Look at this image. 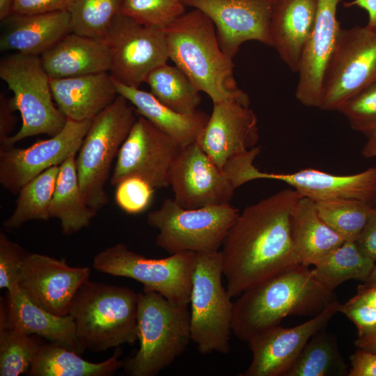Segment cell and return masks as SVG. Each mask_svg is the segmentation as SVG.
I'll list each match as a JSON object with an SVG mask.
<instances>
[{
	"label": "cell",
	"instance_id": "4316f807",
	"mask_svg": "<svg viewBox=\"0 0 376 376\" xmlns=\"http://www.w3.org/2000/svg\"><path fill=\"white\" fill-rule=\"evenodd\" d=\"M118 95L126 98L142 116L173 138L181 147L197 142L210 115L197 110L191 113L177 112L161 103L150 92L128 86L114 79Z\"/></svg>",
	"mask_w": 376,
	"mask_h": 376
},
{
	"label": "cell",
	"instance_id": "2e32d148",
	"mask_svg": "<svg viewBox=\"0 0 376 376\" xmlns=\"http://www.w3.org/2000/svg\"><path fill=\"white\" fill-rule=\"evenodd\" d=\"M173 200L186 209L229 203L232 182L197 142L181 147L169 172Z\"/></svg>",
	"mask_w": 376,
	"mask_h": 376
},
{
	"label": "cell",
	"instance_id": "ab89813d",
	"mask_svg": "<svg viewBox=\"0 0 376 376\" xmlns=\"http://www.w3.org/2000/svg\"><path fill=\"white\" fill-rule=\"evenodd\" d=\"M115 200L118 207L128 214L144 212L151 204L155 189L139 178H129L116 186Z\"/></svg>",
	"mask_w": 376,
	"mask_h": 376
},
{
	"label": "cell",
	"instance_id": "484cf974",
	"mask_svg": "<svg viewBox=\"0 0 376 376\" xmlns=\"http://www.w3.org/2000/svg\"><path fill=\"white\" fill-rule=\"evenodd\" d=\"M50 78H68L109 72L111 56L107 44L71 32L40 56Z\"/></svg>",
	"mask_w": 376,
	"mask_h": 376
},
{
	"label": "cell",
	"instance_id": "d590c367",
	"mask_svg": "<svg viewBox=\"0 0 376 376\" xmlns=\"http://www.w3.org/2000/svg\"><path fill=\"white\" fill-rule=\"evenodd\" d=\"M322 219L345 241L355 242L365 226L372 204L353 198L315 202Z\"/></svg>",
	"mask_w": 376,
	"mask_h": 376
},
{
	"label": "cell",
	"instance_id": "ee69618b",
	"mask_svg": "<svg viewBox=\"0 0 376 376\" xmlns=\"http://www.w3.org/2000/svg\"><path fill=\"white\" fill-rule=\"evenodd\" d=\"M355 243L366 256L376 261V206H373L368 221Z\"/></svg>",
	"mask_w": 376,
	"mask_h": 376
},
{
	"label": "cell",
	"instance_id": "ba28073f",
	"mask_svg": "<svg viewBox=\"0 0 376 376\" xmlns=\"http://www.w3.org/2000/svg\"><path fill=\"white\" fill-rule=\"evenodd\" d=\"M239 214L230 203L186 209L166 198L159 208L148 214L146 221L158 230L156 245L169 254L207 253L219 251Z\"/></svg>",
	"mask_w": 376,
	"mask_h": 376
},
{
	"label": "cell",
	"instance_id": "44dd1931",
	"mask_svg": "<svg viewBox=\"0 0 376 376\" xmlns=\"http://www.w3.org/2000/svg\"><path fill=\"white\" fill-rule=\"evenodd\" d=\"M313 28L298 70L295 96L303 105L320 108L325 69L340 31L336 17L340 0H316Z\"/></svg>",
	"mask_w": 376,
	"mask_h": 376
},
{
	"label": "cell",
	"instance_id": "603a6c76",
	"mask_svg": "<svg viewBox=\"0 0 376 376\" xmlns=\"http://www.w3.org/2000/svg\"><path fill=\"white\" fill-rule=\"evenodd\" d=\"M54 100L69 120H93L118 95L114 79L108 72L74 77L52 79Z\"/></svg>",
	"mask_w": 376,
	"mask_h": 376
},
{
	"label": "cell",
	"instance_id": "8fae6325",
	"mask_svg": "<svg viewBox=\"0 0 376 376\" xmlns=\"http://www.w3.org/2000/svg\"><path fill=\"white\" fill-rule=\"evenodd\" d=\"M259 152L252 149L239 155L226 164L225 173L237 189L258 179L283 182L302 196L315 202L353 198L373 204L376 198V166L353 175H334L314 169H305L292 173H274L259 171L253 161Z\"/></svg>",
	"mask_w": 376,
	"mask_h": 376
},
{
	"label": "cell",
	"instance_id": "60d3db41",
	"mask_svg": "<svg viewBox=\"0 0 376 376\" xmlns=\"http://www.w3.org/2000/svg\"><path fill=\"white\" fill-rule=\"evenodd\" d=\"M19 244L0 233V288L12 290L19 287L22 264L28 255Z\"/></svg>",
	"mask_w": 376,
	"mask_h": 376
},
{
	"label": "cell",
	"instance_id": "ac0fdd59",
	"mask_svg": "<svg viewBox=\"0 0 376 376\" xmlns=\"http://www.w3.org/2000/svg\"><path fill=\"white\" fill-rule=\"evenodd\" d=\"M88 267H71L65 260L28 253L20 269L19 286L27 297L45 311L59 316L69 314L78 289L89 279Z\"/></svg>",
	"mask_w": 376,
	"mask_h": 376
},
{
	"label": "cell",
	"instance_id": "d6986e66",
	"mask_svg": "<svg viewBox=\"0 0 376 376\" xmlns=\"http://www.w3.org/2000/svg\"><path fill=\"white\" fill-rule=\"evenodd\" d=\"M213 22L220 47L233 58L242 44L256 40L272 46V0H183Z\"/></svg>",
	"mask_w": 376,
	"mask_h": 376
},
{
	"label": "cell",
	"instance_id": "f6af8a7d",
	"mask_svg": "<svg viewBox=\"0 0 376 376\" xmlns=\"http://www.w3.org/2000/svg\"><path fill=\"white\" fill-rule=\"evenodd\" d=\"M348 376H376V353L358 348L350 357Z\"/></svg>",
	"mask_w": 376,
	"mask_h": 376
},
{
	"label": "cell",
	"instance_id": "5bb4252c",
	"mask_svg": "<svg viewBox=\"0 0 376 376\" xmlns=\"http://www.w3.org/2000/svg\"><path fill=\"white\" fill-rule=\"evenodd\" d=\"M180 148L173 138L138 115L116 157L111 185L139 178L155 189L168 187L170 169Z\"/></svg>",
	"mask_w": 376,
	"mask_h": 376
},
{
	"label": "cell",
	"instance_id": "83f0119b",
	"mask_svg": "<svg viewBox=\"0 0 376 376\" xmlns=\"http://www.w3.org/2000/svg\"><path fill=\"white\" fill-rule=\"evenodd\" d=\"M291 231L300 264L314 265L345 240L320 217L315 202L301 196L292 212Z\"/></svg>",
	"mask_w": 376,
	"mask_h": 376
},
{
	"label": "cell",
	"instance_id": "cb8c5ba5",
	"mask_svg": "<svg viewBox=\"0 0 376 376\" xmlns=\"http://www.w3.org/2000/svg\"><path fill=\"white\" fill-rule=\"evenodd\" d=\"M3 22L5 27L0 38L1 50L29 55L40 56L72 32L68 11L33 15L13 13Z\"/></svg>",
	"mask_w": 376,
	"mask_h": 376
},
{
	"label": "cell",
	"instance_id": "bcb514c9",
	"mask_svg": "<svg viewBox=\"0 0 376 376\" xmlns=\"http://www.w3.org/2000/svg\"><path fill=\"white\" fill-rule=\"evenodd\" d=\"M15 111L11 107L9 99L3 93H0V144H2L12 133L17 123L13 114Z\"/></svg>",
	"mask_w": 376,
	"mask_h": 376
},
{
	"label": "cell",
	"instance_id": "e575fe53",
	"mask_svg": "<svg viewBox=\"0 0 376 376\" xmlns=\"http://www.w3.org/2000/svg\"><path fill=\"white\" fill-rule=\"evenodd\" d=\"M40 343L31 335L7 325L6 303L0 301V375L27 373Z\"/></svg>",
	"mask_w": 376,
	"mask_h": 376
},
{
	"label": "cell",
	"instance_id": "d4e9b609",
	"mask_svg": "<svg viewBox=\"0 0 376 376\" xmlns=\"http://www.w3.org/2000/svg\"><path fill=\"white\" fill-rule=\"evenodd\" d=\"M7 325L27 335L45 338L81 354L72 318L51 313L32 302L19 286L8 290L6 298Z\"/></svg>",
	"mask_w": 376,
	"mask_h": 376
},
{
	"label": "cell",
	"instance_id": "9c48e42d",
	"mask_svg": "<svg viewBox=\"0 0 376 376\" xmlns=\"http://www.w3.org/2000/svg\"><path fill=\"white\" fill-rule=\"evenodd\" d=\"M221 251L196 253L190 297L191 339L203 354L230 352L233 303L222 283Z\"/></svg>",
	"mask_w": 376,
	"mask_h": 376
},
{
	"label": "cell",
	"instance_id": "f35d334b",
	"mask_svg": "<svg viewBox=\"0 0 376 376\" xmlns=\"http://www.w3.org/2000/svg\"><path fill=\"white\" fill-rule=\"evenodd\" d=\"M351 127L367 136L376 132V81L348 98L337 110Z\"/></svg>",
	"mask_w": 376,
	"mask_h": 376
},
{
	"label": "cell",
	"instance_id": "3957f363",
	"mask_svg": "<svg viewBox=\"0 0 376 376\" xmlns=\"http://www.w3.org/2000/svg\"><path fill=\"white\" fill-rule=\"evenodd\" d=\"M169 58L213 103L249 101L237 87L233 58L221 49L212 21L202 11L185 13L164 29Z\"/></svg>",
	"mask_w": 376,
	"mask_h": 376
},
{
	"label": "cell",
	"instance_id": "8d00e7d4",
	"mask_svg": "<svg viewBox=\"0 0 376 376\" xmlns=\"http://www.w3.org/2000/svg\"><path fill=\"white\" fill-rule=\"evenodd\" d=\"M123 2L124 0H76L68 10L72 32L104 41Z\"/></svg>",
	"mask_w": 376,
	"mask_h": 376
},
{
	"label": "cell",
	"instance_id": "7dc6e473",
	"mask_svg": "<svg viewBox=\"0 0 376 376\" xmlns=\"http://www.w3.org/2000/svg\"><path fill=\"white\" fill-rule=\"evenodd\" d=\"M345 8L357 6L365 10L368 15L367 26L376 30V0H353L344 3Z\"/></svg>",
	"mask_w": 376,
	"mask_h": 376
},
{
	"label": "cell",
	"instance_id": "836d02e7",
	"mask_svg": "<svg viewBox=\"0 0 376 376\" xmlns=\"http://www.w3.org/2000/svg\"><path fill=\"white\" fill-rule=\"evenodd\" d=\"M59 173V166L45 171L18 192L16 206L3 225L7 229H17L31 220H48L49 205Z\"/></svg>",
	"mask_w": 376,
	"mask_h": 376
},
{
	"label": "cell",
	"instance_id": "c3c4849f",
	"mask_svg": "<svg viewBox=\"0 0 376 376\" xmlns=\"http://www.w3.org/2000/svg\"><path fill=\"white\" fill-rule=\"evenodd\" d=\"M356 295L376 309V284L363 283L357 287Z\"/></svg>",
	"mask_w": 376,
	"mask_h": 376
},
{
	"label": "cell",
	"instance_id": "1f68e13d",
	"mask_svg": "<svg viewBox=\"0 0 376 376\" xmlns=\"http://www.w3.org/2000/svg\"><path fill=\"white\" fill-rule=\"evenodd\" d=\"M145 83L150 93L163 104L181 113L198 110L201 92L188 76L176 65L162 64L152 70Z\"/></svg>",
	"mask_w": 376,
	"mask_h": 376
},
{
	"label": "cell",
	"instance_id": "b9f144b4",
	"mask_svg": "<svg viewBox=\"0 0 376 376\" xmlns=\"http://www.w3.org/2000/svg\"><path fill=\"white\" fill-rule=\"evenodd\" d=\"M339 312L354 324L359 337L376 333V309L358 295L340 304Z\"/></svg>",
	"mask_w": 376,
	"mask_h": 376
},
{
	"label": "cell",
	"instance_id": "f5cc1de1",
	"mask_svg": "<svg viewBox=\"0 0 376 376\" xmlns=\"http://www.w3.org/2000/svg\"><path fill=\"white\" fill-rule=\"evenodd\" d=\"M363 283L369 284H376V266L372 272L370 277Z\"/></svg>",
	"mask_w": 376,
	"mask_h": 376
},
{
	"label": "cell",
	"instance_id": "5b68a950",
	"mask_svg": "<svg viewBox=\"0 0 376 376\" xmlns=\"http://www.w3.org/2000/svg\"><path fill=\"white\" fill-rule=\"evenodd\" d=\"M136 336L139 348L125 364L131 376H155L186 350L191 339L188 306L175 305L152 291L139 293Z\"/></svg>",
	"mask_w": 376,
	"mask_h": 376
},
{
	"label": "cell",
	"instance_id": "74e56055",
	"mask_svg": "<svg viewBox=\"0 0 376 376\" xmlns=\"http://www.w3.org/2000/svg\"><path fill=\"white\" fill-rule=\"evenodd\" d=\"M183 0H124L120 13L148 26L164 29L185 13Z\"/></svg>",
	"mask_w": 376,
	"mask_h": 376
},
{
	"label": "cell",
	"instance_id": "f1b7e54d",
	"mask_svg": "<svg viewBox=\"0 0 376 376\" xmlns=\"http://www.w3.org/2000/svg\"><path fill=\"white\" fill-rule=\"evenodd\" d=\"M76 155L72 153L59 166L49 205L50 217L60 221L64 235H72L88 227L97 212L88 205L81 190Z\"/></svg>",
	"mask_w": 376,
	"mask_h": 376
},
{
	"label": "cell",
	"instance_id": "9a60e30c",
	"mask_svg": "<svg viewBox=\"0 0 376 376\" xmlns=\"http://www.w3.org/2000/svg\"><path fill=\"white\" fill-rule=\"evenodd\" d=\"M91 121L68 119L59 133L26 148L1 146V185L17 194L23 186L45 171L60 166L72 153L79 151Z\"/></svg>",
	"mask_w": 376,
	"mask_h": 376
},
{
	"label": "cell",
	"instance_id": "277c9868",
	"mask_svg": "<svg viewBox=\"0 0 376 376\" xmlns=\"http://www.w3.org/2000/svg\"><path fill=\"white\" fill-rule=\"evenodd\" d=\"M139 293L132 289L87 280L75 295L69 315L85 351L102 352L137 340Z\"/></svg>",
	"mask_w": 376,
	"mask_h": 376
},
{
	"label": "cell",
	"instance_id": "8992f818",
	"mask_svg": "<svg viewBox=\"0 0 376 376\" xmlns=\"http://www.w3.org/2000/svg\"><path fill=\"white\" fill-rule=\"evenodd\" d=\"M0 77L13 92L9 102L22 117V126L1 146H14L29 136L59 133L68 118L54 103L50 77L39 56L16 52L1 58Z\"/></svg>",
	"mask_w": 376,
	"mask_h": 376
},
{
	"label": "cell",
	"instance_id": "6da1fadb",
	"mask_svg": "<svg viewBox=\"0 0 376 376\" xmlns=\"http://www.w3.org/2000/svg\"><path fill=\"white\" fill-rule=\"evenodd\" d=\"M301 196L295 189H286L240 213L221 250L226 290L232 298L300 264L292 240L291 214Z\"/></svg>",
	"mask_w": 376,
	"mask_h": 376
},
{
	"label": "cell",
	"instance_id": "e0dca14e",
	"mask_svg": "<svg viewBox=\"0 0 376 376\" xmlns=\"http://www.w3.org/2000/svg\"><path fill=\"white\" fill-rule=\"evenodd\" d=\"M336 300L318 315L294 327L279 325L263 330L247 342L252 353L248 368L240 376H285L310 338L325 329L339 312Z\"/></svg>",
	"mask_w": 376,
	"mask_h": 376
},
{
	"label": "cell",
	"instance_id": "30bf717a",
	"mask_svg": "<svg viewBox=\"0 0 376 376\" xmlns=\"http://www.w3.org/2000/svg\"><path fill=\"white\" fill-rule=\"evenodd\" d=\"M196 263L194 252L182 251L153 259L118 243L100 251L93 258V267L102 273L134 279L143 284V290L156 292L175 305L188 306Z\"/></svg>",
	"mask_w": 376,
	"mask_h": 376
},
{
	"label": "cell",
	"instance_id": "f907efd6",
	"mask_svg": "<svg viewBox=\"0 0 376 376\" xmlns=\"http://www.w3.org/2000/svg\"><path fill=\"white\" fill-rule=\"evenodd\" d=\"M368 141L363 146L361 153L366 158L376 157V132L368 136ZM376 203V198L375 202Z\"/></svg>",
	"mask_w": 376,
	"mask_h": 376
},
{
	"label": "cell",
	"instance_id": "7c38bea8",
	"mask_svg": "<svg viewBox=\"0 0 376 376\" xmlns=\"http://www.w3.org/2000/svg\"><path fill=\"white\" fill-rule=\"evenodd\" d=\"M376 81V30L340 29L327 65L320 109L338 110L354 93Z\"/></svg>",
	"mask_w": 376,
	"mask_h": 376
},
{
	"label": "cell",
	"instance_id": "4dcf8cb0",
	"mask_svg": "<svg viewBox=\"0 0 376 376\" xmlns=\"http://www.w3.org/2000/svg\"><path fill=\"white\" fill-rule=\"evenodd\" d=\"M375 262L366 256L355 242L345 241L313 265L316 278L327 288H335L348 280L365 282L375 267Z\"/></svg>",
	"mask_w": 376,
	"mask_h": 376
},
{
	"label": "cell",
	"instance_id": "d6a6232c",
	"mask_svg": "<svg viewBox=\"0 0 376 376\" xmlns=\"http://www.w3.org/2000/svg\"><path fill=\"white\" fill-rule=\"evenodd\" d=\"M348 372L336 336L323 329L310 338L285 376H345Z\"/></svg>",
	"mask_w": 376,
	"mask_h": 376
},
{
	"label": "cell",
	"instance_id": "4fadbf2b",
	"mask_svg": "<svg viewBox=\"0 0 376 376\" xmlns=\"http://www.w3.org/2000/svg\"><path fill=\"white\" fill-rule=\"evenodd\" d=\"M111 56L110 75L116 81L137 87L148 74L169 59L164 31L118 14L104 40Z\"/></svg>",
	"mask_w": 376,
	"mask_h": 376
},
{
	"label": "cell",
	"instance_id": "7402d4cb",
	"mask_svg": "<svg viewBox=\"0 0 376 376\" xmlns=\"http://www.w3.org/2000/svg\"><path fill=\"white\" fill-rule=\"evenodd\" d=\"M316 9V0H272L271 47L296 73L313 28Z\"/></svg>",
	"mask_w": 376,
	"mask_h": 376
},
{
	"label": "cell",
	"instance_id": "7bdbcfd3",
	"mask_svg": "<svg viewBox=\"0 0 376 376\" xmlns=\"http://www.w3.org/2000/svg\"><path fill=\"white\" fill-rule=\"evenodd\" d=\"M76 0H15L13 13L33 15L68 11Z\"/></svg>",
	"mask_w": 376,
	"mask_h": 376
},
{
	"label": "cell",
	"instance_id": "ffe728a7",
	"mask_svg": "<svg viewBox=\"0 0 376 376\" xmlns=\"http://www.w3.org/2000/svg\"><path fill=\"white\" fill-rule=\"evenodd\" d=\"M258 138V119L249 101L230 98L213 103L197 143L223 170L232 157L254 148Z\"/></svg>",
	"mask_w": 376,
	"mask_h": 376
},
{
	"label": "cell",
	"instance_id": "681fc988",
	"mask_svg": "<svg viewBox=\"0 0 376 376\" xmlns=\"http://www.w3.org/2000/svg\"><path fill=\"white\" fill-rule=\"evenodd\" d=\"M357 348L376 353V333L362 337H358L354 341Z\"/></svg>",
	"mask_w": 376,
	"mask_h": 376
},
{
	"label": "cell",
	"instance_id": "816d5d0a",
	"mask_svg": "<svg viewBox=\"0 0 376 376\" xmlns=\"http://www.w3.org/2000/svg\"><path fill=\"white\" fill-rule=\"evenodd\" d=\"M15 0H0V19L5 20L13 14Z\"/></svg>",
	"mask_w": 376,
	"mask_h": 376
},
{
	"label": "cell",
	"instance_id": "f546056e",
	"mask_svg": "<svg viewBox=\"0 0 376 376\" xmlns=\"http://www.w3.org/2000/svg\"><path fill=\"white\" fill-rule=\"evenodd\" d=\"M118 352L100 363L84 360L63 346L40 344L27 375L31 376H109L124 366Z\"/></svg>",
	"mask_w": 376,
	"mask_h": 376
},
{
	"label": "cell",
	"instance_id": "52a82bcc",
	"mask_svg": "<svg viewBox=\"0 0 376 376\" xmlns=\"http://www.w3.org/2000/svg\"><path fill=\"white\" fill-rule=\"evenodd\" d=\"M138 115L123 96L116 100L91 121L76 157L79 185L86 201L97 211L108 203L105 184L112 162Z\"/></svg>",
	"mask_w": 376,
	"mask_h": 376
},
{
	"label": "cell",
	"instance_id": "7a4b0ae2",
	"mask_svg": "<svg viewBox=\"0 0 376 376\" xmlns=\"http://www.w3.org/2000/svg\"><path fill=\"white\" fill-rule=\"evenodd\" d=\"M313 268L299 264L242 292L233 303L232 331L240 340L279 325L289 315L315 316L336 301Z\"/></svg>",
	"mask_w": 376,
	"mask_h": 376
}]
</instances>
